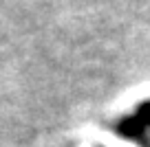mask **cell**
I'll use <instances>...</instances> for the list:
<instances>
[{"instance_id": "6da1fadb", "label": "cell", "mask_w": 150, "mask_h": 147, "mask_svg": "<svg viewBox=\"0 0 150 147\" xmlns=\"http://www.w3.org/2000/svg\"><path fill=\"white\" fill-rule=\"evenodd\" d=\"M115 130H117V134L122 138L146 143V134H148V130H150V101L139 103L132 114L119 119Z\"/></svg>"}]
</instances>
